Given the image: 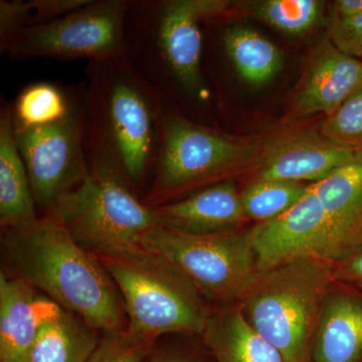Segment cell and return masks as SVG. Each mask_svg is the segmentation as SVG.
Wrapping results in <instances>:
<instances>
[{"label": "cell", "mask_w": 362, "mask_h": 362, "mask_svg": "<svg viewBox=\"0 0 362 362\" xmlns=\"http://www.w3.org/2000/svg\"><path fill=\"white\" fill-rule=\"evenodd\" d=\"M85 76L89 168L118 176L141 199L156 171L165 102L124 56L90 59Z\"/></svg>", "instance_id": "1"}, {"label": "cell", "mask_w": 362, "mask_h": 362, "mask_svg": "<svg viewBox=\"0 0 362 362\" xmlns=\"http://www.w3.org/2000/svg\"><path fill=\"white\" fill-rule=\"evenodd\" d=\"M228 0H129L124 57L165 104L187 118L207 109L204 21L230 13Z\"/></svg>", "instance_id": "2"}, {"label": "cell", "mask_w": 362, "mask_h": 362, "mask_svg": "<svg viewBox=\"0 0 362 362\" xmlns=\"http://www.w3.org/2000/svg\"><path fill=\"white\" fill-rule=\"evenodd\" d=\"M1 250L18 278L77 314L92 329L127 327L122 297L108 272L52 216L45 214L33 225L4 230Z\"/></svg>", "instance_id": "3"}, {"label": "cell", "mask_w": 362, "mask_h": 362, "mask_svg": "<svg viewBox=\"0 0 362 362\" xmlns=\"http://www.w3.org/2000/svg\"><path fill=\"white\" fill-rule=\"evenodd\" d=\"M95 256L120 292L131 335L156 344L168 333H204L211 315L204 297L168 259L142 246Z\"/></svg>", "instance_id": "4"}, {"label": "cell", "mask_w": 362, "mask_h": 362, "mask_svg": "<svg viewBox=\"0 0 362 362\" xmlns=\"http://www.w3.org/2000/svg\"><path fill=\"white\" fill-rule=\"evenodd\" d=\"M333 281L330 262L294 259L257 274L238 304L252 329L285 362H311L317 323Z\"/></svg>", "instance_id": "5"}, {"label": "cell", "mask_w": 362, "mask_h": 362, "mask_svg": "<svg viewBox=\"0 0 362 362\" xmlns=\"http://www.w3.org/2000/svg\"><path fill=\"white\" fill-rule=\"evenodd\" d=\"M256 147L197 123L166 105L156 171L142 202L156 209L245 165Z\"/></svg>", "instance_id": "6"}, {"label": "cell", "mask_w": 362, "mask_h": 362, "mask_svg": "<svg viewBox=\"0 0 362 362\" xmlns=\"http://www.w3.org/2000/svg\"><path fill=\"white\" fill-rule=\"evenodd\" d=\"M45 216L59 221L94 255L141 246L144 235L161 226L156 211L120 177L99 169H90L87 178Z\"/></svg>", "instance_id": "7"}, {"label": "cell", "mask_w": 362, "mask_h": 362, "mask_svg": "<svg viewBox=\"0 0 362 362\" xmlns=\"http://www.w3.org/2000/svg\"><path fill=\"white\" fill-rule=\"evenodd\" d=\"M141 246L170 262L209 301L233 304L257 274L252 228L194 235L159 228L144 235Z\"/></svg>", "instance_id": "8"}, {"label": "cell", "mask_w": 362, "mask_h": 362, "mask_svg": "<svg viewBox=\"0 0 362 362\" xmlns=\"http://www.w3.org/2000/svg\"><path fill=\"white\" fill-rule=\"evenodd\" d=\"M128 6L129 0H92L52 23L0 33V52L16 61L122 57Z\"/></svg>", "instance_id": "9"}, {"label": "cell", "mask_w": 362, "mask_h": 362, "mask_svg": "<svg viewBox=\"0 0 362 362\" xmlns=\"http://www.w3.org/2000/svg\"><path fill=\"white\" fill-rule=\"evenodd\" d=\"M13 128L35 204L47 213L89 175L85 92L64 115L49 122Z\"/></svg>", "instance_id": "10"}, {"label": "cell", "mask_w": 362, "mask_h": 362, "mask_svg": "<svg viewBox=\"0 0 362 362\" xmlns=\"http://www.w3.org/2000/svg\"><path fill=\"white\" fill-rule=\"evenodd\" d=\"M252 238L258 273L298 259H340L313 183L289 211L252 228Z\"/></svg>", "instance_id": "11"}, {"label": "cell", "mask_w": 362, "mask_h": 362, "mask_svg": "<svg viewBox=\"0 0 362 362\" xmlns=\"http://www.w3.org/2000/svg\"><path fill=\"white\" fill-rule=\"evenodd\" d=\"M357 151L313 132H293L272 143L262 158L258 180L319 182L354 160Z\"/></svg>", "instance_id": "12"}, {"label": "cell", "mask_w": 362, "mask_h": 362, "mask_svg": "<svg viewBox=\"0 0 362 362\" xmlns=\"http://www.w3.org/2000/svg\"><path fill=\"white\" fill-rule=\"evenodd\" d=\"M49 297L21 278L0 273V362H26L47 321L61 312Z\"/></svg>", "instance_id": "13"}, {"label": "cell", "mask_w": 362, "mask_h": 362, "mask_svg": "<svg viewBox=\"0 0 362 362\" xmlns=\"http://www.w3.org/2000/svg\"><path fill=\"white\" fill-rule=\"evenodd\" d=\"M162 228L194 235L235 232L247 220L240 192L232 180L209 185L153 209Z\"/></svg>", "instance_id": "14"}, {"label": "cell", "mask_w": 362, "mask_h": 362, "mask_svg": "<svg viewBox=\"0 0 362 362\" xmlns=\"http://www.w3.org/2000/svg\"><path fill=\"white\" fill-rule=\"evenodd\" d=\"M361 89L362 62L340 52L328 37L312 58L295 110L301 117L317 113L331 116Z\"/></svg>", "instance_id": "15"}, {"label": "cell", "mask_w": 362, "mask_h": 362, "mask_svg": "<svg viewBox=\"0 0 362 362\" xmlns=\"http://www.w3.org/2000/svg\"><path fill=\"white\" fill-rule=\"evenodd\" d=\"M313 187L341 258L362 243V151Z\"/></svg>", "instance_id": "16"}, {"label": "cell", "mask_w": 362, "mask_h": 362, "mask_svg": "<svg viewBox=\"0 0 362 362\" xmlns=\"http://www.w3.org/2000/svg\"><path fill=\"white\" fill-rule=\"evenodd\" d=\"M362 357V299L331 287L312 344L311 362H358Z\"/></svg>", "instance_id": "17"}, {"label": "cell", "mask_w": 362, "mask_h": 362, "mask_svg": "<svg viewBox=\"0 0 362 362\" xmlns=\"http://www.w3.org/2000/svg\"><path fill=\"white\" fill-rule=\"evenodd\" d=\"M0 225L2 230L39 220L30 178L14 136L11 103L0 102Z\"/></svg>", "instance_id": "18"}, {"label": "cell", "mask_w": 362, "mask_h": 362, "mask_svg": "<svg viewBox=\"0 0 362 362\" xmlns=\"http://www.w3.org/2000/svg\"><path fill=\"white\" fill-rule=\"evenodd\" d=\"M202 337L216 362H285L277 349L252 329L238 303L211 313Z\"/></svg>", "instance_id": "19"}, {"label": "cell", "mask_w": 362, "mask_h": 362, "mask_svg": "<svg viewBox=\"0 0 362 362\" xmlns=\"http://www.w3.org/2000/svg\"><path fill=\"white\" fill-rule=\"evenodd\" d=\"M218 42L226 59L245 82L255 87L270 82L282 69L283 54L264 35L244 26H228Z\"/></svg>", "instance_id": "20"}, {"label": "cell", "mask_w": 362, "mask_h": 362, "mask_svg": "<svg viewBox=\"0 0 362 362\" xmlns=\"http://www.w3.org/2000/svg\"><path fill=\"white\" fill-rule=\"evenodd\" d=\"M99 340L84 321L62 309L42 326L26 362H87Z\"/></svg>", "instance_id": "21"}, {"label": "cell", "mask_w": 362, "mask_h": 362, "mask_svg": "<svg viewBox=\"0 0 362 362\" xmlns=\"http://www.w3.org/2000/svg\"><path fill=\"white\" fill-rule=\"evenodd\" d=\"M85 92V81L75 85L62 83H32L18 93L11 103L14 127L49 122L70 110Z\"/></svg>", "instance_id": "22"}, {"label": "cell", "mask_w": 362, "mask_h": 362, "mask_svg": "<svg viewBox=\"0 0 362 362\" xmlns=\"http://www.w3.org/2000/svg\"><path fill=\"white\" fill-rule=\"evenodd\" d=\"M311 185L295 181L258 180L240 192L247 218L273 220L301 201Z\"/></svg>", "instance_id": "23"}, {"label": "cell", "mask_w": 362, "mask_h": 362, "mask_svg": "<svg viewBox=\"0 0 362 362\" xmlns=\"http://www.w3.org/2000/svg\"><path fill=\"white\" fill-rule=\"evenodd\" d=\"M324 2L318 0H264L256 2L254 14L279 32L301 35L322 20Z\"/></svg>", "instance_id": "24"}, {"label": "cell", "mask_w": 362, "mask_h": 362, "mask_svg": "<svg viewBox=\"0 0 362 362\" xmlns=\"http://www.w3.org/2000/svg\"><path fill=\"white\" fill-rule=\"evenodd\" d=\"M90 2L92 0H1L0 33L52 23Z\"/></svg>", "instance_id": "25"}, {"label": "cell", "mask_w": 362, "mask_h": 362, "mask_svg": "<svg viewBox=\"0 0 362 362\" xmlns=\"http://www.w3.org/2000/svg\"><path fill=\"white\" fill-rule=\"evenodd\" d=\"M320 134L338 145L362 151V89L327 117L321 125Z\"/></svg>", "instance_id": "26"}, {"label": "cell", "mask_w": 362, "mask_h": 362, "mask_svg": "<svg viewBox=\"0 0 362 362\" xmlns=\"http://www.w3.org/2000/svg\"><path fill=\"white\" fill-rule=\"evenodd\" d=\"M154 347L126 329L103 332L87 362H146Z\"/></svg>", "instance_id": "27"}, {"label": "cell", "mask_w": 362, "mask_h": 362, "mask_svg": "<svg viewBox=\"0 0 362 362\" xmlns=\"http://www.w3.org/2000/svg\"><path fill=\"white\" fill-rule=\"evenodd\" d=\"M329 39L340 52L362 57V13L346 20L330 18Z\"/></svg>", "instance_id": "28"}, {"label": "cell", "mask_w": 362, "mask_h": 362, "mask_svg": "<svg viewBox=\"0 0 362 362\" xmlns=\"http://www.w3.org/2000/svg\"><path fill=\"white\" fill-rule=\"evenodd\" d=\"M334 280L362 287V243L332 263Z\"/></svg>", "instance_id": "29"}, {"label": "cell", "mask_w": 362, "mask_h": 362, "mask_svg": "<svg viewBox=\"0 0 362 362\" xmlns=\"http://www.w3.org/2000/svg\"><path fill=\"white\" fill-rule=\"evenodd\" d=\"M362 13V0H337L331 4L330 18L346 20Z\"/></svg>", "instance_id": "30"}, {"label": "cell", "mask_w": 362, "mask_h": 362, "mask_svg": "<svg viewBox=\"0 0 362 362\" xmlns=\"http://www.w3.org/2000/svg\"><path fill=\"white\" fill-rule=\"evenodd\" d=\"M146 362H201L192 354L171 349L154 347Z\"/></svg>", "instance_id": "31"}]
</instances>
